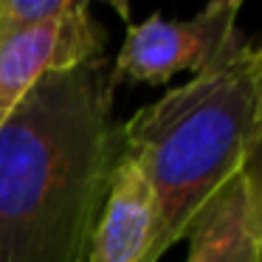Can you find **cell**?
I'll use <instances>...</instances> for the list:
<instances>
[{
  "instance_id": "7a4b0ae2",
  "label": "cell",
  "mask_w": 262,
  "mask_h": 262,
  "mask_svg": "<svg viewBox=\"0 0 262 262\" xmlns=\"http://www.w3.org/2000/svg\"><path fill=\"white\" fill-rule=\"evenodd\" d=\"M262 136V51L234 31L214 62L119 124L121 155L155 198L158 262L203 203L256 158Z\"/></svg>"
},
{
  "instance_id": "6da1fadb",
  "label": "cell",
  "mask_w": 262,
  "mask_h": 262,
  "mask_svg": "<svg viewBox=\"0 0 262 262\" xmlns=\"http://www.w3.org/2000/svg\"><path fill=\"white\" fill-rule=\"evenodd\" d=\"M107 54L46 74L0 124V262H85L121 152Z\"/></svg>"
},
{
  "instance_id": "8992f818",
  "label": "cell",
  "mask_w": 262,
  "mask_h": 262,
  "mask_svg": "<svg viewBox=\"0 0 262 262\" xmlns=\"http://www.w3.org/2000/svg\"><path fill=\"white\" fill-rule=\"evenodd\" d=\"M155 198L133 161L119 152L85 262H152Z\"/></svg>"
},
{
  "instance_id": "5b68a950",
  "label": "cell",
  "mask_w": 262,
  "mask_h": 262,
  "mask_svg": "<svg viewBox=\"0 0 262 262\" xmlns=\"http://www.w3.org/2000/svg\"><path fill=\"white\" fill-rule=\"evenodd\" d=\"M186 262H262L259 158L220 186L189 223Z\"/></svg>"
},
{
  "instance_id": "3957f363",
  "label": "cell",
  "mask_w": 262,
  "mask_h": 262,
  "mask_svg": "<svg viewBox=\"0 0 262 262\" xmlns=\"http://www.w3.org/2000/svg\"><path fill=\"white\" fill-rule=\"evenodd\" d=\"M237 0H214L189 20H166L161 14L133 23L124 34L116 59L110 62V79L164 85L172 76L198 74L220 57L237 31Z\"/></svg>"
},
{
  "instance_id": "277c9868",
  "label": "cell",
  "mask_w": 262,
  "mask_h": 262,
  "mask_svg": "<svg viewBox=\"0 0 262 262\" xmlns=\"http://www.w3.org/2000/svg\"><path fill=\"white\" fill-rule=\"evenodd\" d=\"M107 34L79 3L68 17L0 37V124L46 74L71 71L104 57Z\"/></svg>"
},
{
  "instance_id": "52a82bcc",
  "label": "cell",
  "mask_w": 262,
  "mask_h": 262,
  "mask_svg": "<svg viewBox=\"0 0 262 262\" xmlns=\"http://www.w3.org/2000/svg\"><path fill=\"white\" fill-rule=\"evenodd\" d=\"M79 0H0V37L68 17Z\"/></svg>"
}]
</instances>
